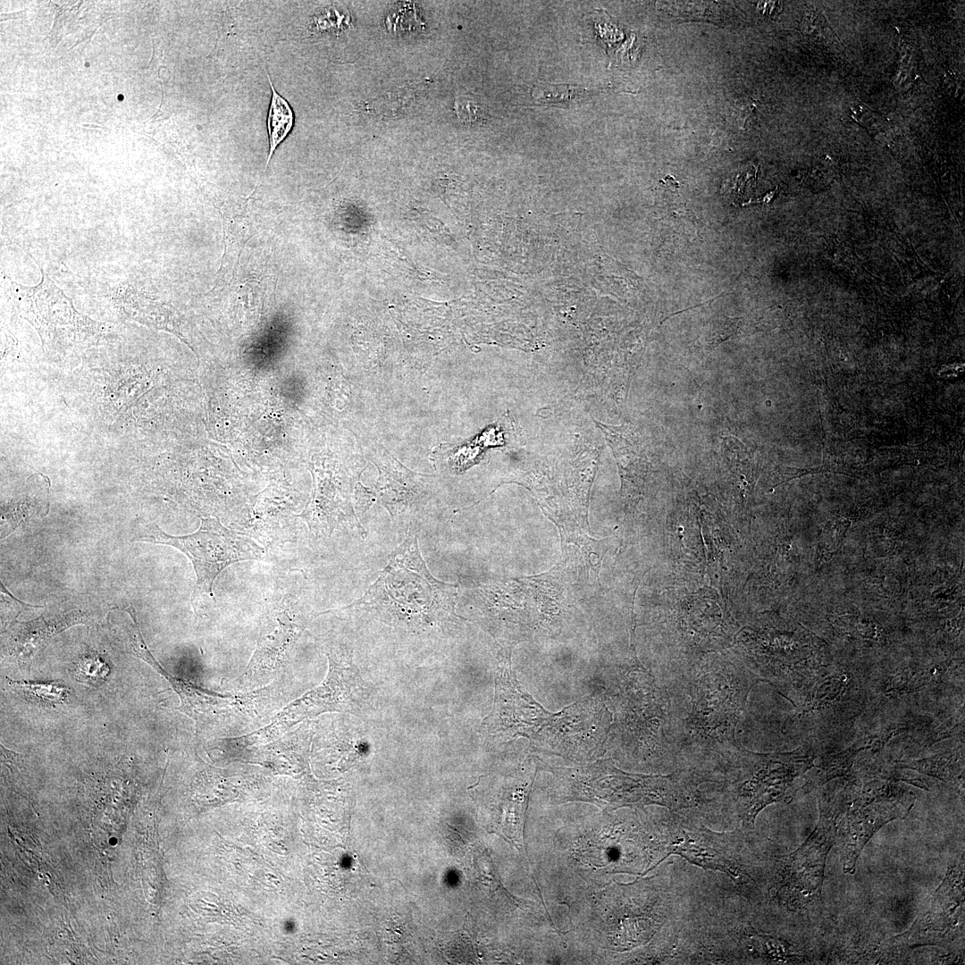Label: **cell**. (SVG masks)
Returning <instances> with one entry per match:
<instances>
[{
  "mask_svg": "<svg viewBox=\"0 0 965 965\" xmlns=\"http://www.w3.org/2000/svg\"><path fill=\"white\" fill-rule=\"evenodd\" d=\"M264 71L272 91L266 121L269 152L264 166L265 171L278 146L291 132L295 122V115L290 103L275 89L266 69H264Z\"/></svg>",
  "mask_w": 965,
  "mask_h": 965,
  "instance_id": "cell-12",
  "label": "cell"
},
{
  "mask_svg": "<svg viewBox=\"0 0 965 965\" xmlns=\"http://www.w3.org/2000/svg\"><path fill=\"white\" fill-rule=\"evenodd\" d=\"M329 674L324 682L289 705L274 721L258 733L251 734L256 740L269 739L297 722L329 710L354 709L363 698L358 689L359 677L350 659L335 652L328 654Z\"/></svg>",
  "mask_w": 965,
  "mask_h": 965,
  "instance_id": "cell-8",
  "label": "cell"
},
{
  "mask_svg": "<svg viewBox=\"0 0 965 965\" xmlns=\"http://www.w3.org/2000/svg\"><path fill=\"white\" fill-rule=\"evenodd\" d=\"M598 716L592 709H586V703L574 704L557 714L547 711L521 689L508 667L497 672L495 704L485 723L493 733L524 736L534 747L566 751L583 746L585 732L599 726L594 724Z\"/></svg>",
  "mask_w": 965,
  "mask_h": 965,
  "instance_id": "cell-2",
  "label": "cell"
},
{
  "mask_svg": "<svg viewBox=\"0 0 965 965\" xmlns=\"http://www.w3.org/2000/svg\"><path fill=\"white\" fill-rule=\"evenodd\" d=\"M300 627L287 615L282 616L277 628L269 634L254 654L249 668L252 671L267 667L274 664L283 652L293 643L300 633Z\"/></svg>",
  "mask_w": 965,
  "mask_h": 965,
  "instance_id": "cell-13",
  "label": "cell"
},
{
  "mask_svg": "<svg viewBox=\"0 0 965 965\" xmlns=\"http://www.w3.org/2000/svg\"><path fill=\"white\" fill-rule=\"evenodd\" d=\"M837 797L819 798V818L808 839L788 855L782 866L776 892L792 902L818 899L825 878L826 860L837 835V818L843 808Z\"/></svg>",
  "mask_w": 965,
  "mask_h": 965,
  "instance_id": "cell-7",
  "label": "cell"
},
{
  "mask_svg": "<svg viewBox=\"0 0 965 965\" xmlns=\"http://www.w3.org/2000/svg\"><path fill=\"white\" fill-rule=\"evenodd\" d=\"M731 675L725 677L719 673L705 676L697 692L698 698L693 712V723L700 729H709L714 734L717 727L724 726L734 738V726L750 688L738 690L737 683L729 682Z\"/></svg>",
  "mask_w": 965,
  "mask_h": 965,
  "instance_id": "cell-9",
  "label": "cell"
},
{
  "mask_svg": "<svg viewBox=\"0 0 965 965\" xmlns=\"http://www.w3.org/2000/svg\"><path fill=\"white\" fill-rule=\"evenodd\" d=\"M129 644L133 655L147 663L169 682L180 698V706L178 709L192 717L196 722L202 716L212 712L216 708L226 707L229 704L228 701L233 700L231 695L216 693L171 676L151 654L140 632L131 636Z\"/></svg>",
  "mask_w": 965,
  "mask_h": 965,
  "instance_id": "cell-10",
  "label": "cell"
},
{
  "mask_svg": "<svg viewBox=\"0 0 965 965\" xmlns=\"http://www.w3.org/2000/svg\"><path fill=\"white\" fill-rule=\"evenodd\" d=\"M813 759L801 751L773 754L743 751L731 785L744 827L752 828L763 808L787 798L793 782L810 768Z\"/></svg>",
  "mask_w": 965,
  "mask_h": 965,
  "instance_id": "cell-4",
  "label": "cell"
},
{
  "mask_svg": "<svg viewBox=\"0 0 965 965\" xmlns=\"http://www.w3.org/2000/svg\"><path fill=\"white\" fill-rule=\"evenodd\" d=\"M451 588L430 574L412 533L391 553L374 583L348 608L368 611L392 625L420 631L443 624L451 614Z\"/></svg>",
  "mask_w": 965,
  "mask_h": 965,
  "instance_id": "cell-1",
  "label": "cell"
},
{
  "mask_svg": "<svg viewBox=\"0 0 965 965\" xmlns=\"http://www.w3.org/2000/svg\"><path fill=\"white\" fill-rule=\"evenodd\" d=\"M585 88H580L570 85L541 84L533 91L535 101L550 104H570L580 100L587 96Z\"/></svg>",
  "mask_w": 965,
  "mask_h": 965,
  "instance_id": "cell-15",
  "label": "cell"
},
{
  "mask_svg": "<svg viewBox=\"0 0 965 965\" xmlns=\"http://www.w3.org/2000/svg\"><path fill=\"white\" fill-rule=\"evenodd\" d=\"M457 113L461 119L466 122H473L481 116L480 105L473 100L464 99L457 104Z\"/></svg>",
  "mask_w": 965,
  "mask_h": 965,
  "instance_id": "cell-18",
  "label": "cell"
},
{
  "mask_svg": "<svg viewBox=\"0 0 965 965\" xmlns=\"http://www.w3.org/2000/svg\"><path fill=\"white\" fill-rule=\"evenodd\" d=\"M914 800L912 792L891 782L876 780L862 786L841 823L844 873L855 872L870 838L890 821L905 818Z\"/></svg>",
  "mask_w": 965,
  "mask_h": 965,
  "instance_id": "cell-5",
  "label": "cell"
},
{
  "mask_svg": "<svg viewBox=\"0 0 965 965\" xmlns=\"http://www.w3.org/2000/svg\"><path fill=\"white\" fill-rule=\"evenodd\" d=\"M132 540L173 547L190 559L197 576L191 598L194 608L200 599L213 595L214 583L223 569L236 562L262 559L264 554L251 538L213 517L202 518L199 529L184 536L166 533L153 523H139Z\"/></svg>",
  "mask_w": 965,
  "mask_h": 965,
  "instance_id": "cell-3",
  "label": "cell"
},
{
  "mask_svg": "<svg viewBox=\"0 0 965 965\" xmlns=\"http://www.w3.org/2000/svg\"><path fill=\"white\" fill-rule=\"evenodd\" d=\"M964 924L963 862L949 866L942 883L927 898L911 926L884 944L887 951L945 946L960 937Z\"/></svg>",
  "mask_w": 965,
  "mask_h": 965,
  "instance_id": "cell-6",
  "label": "cell"
},
{
  "mask_svg": "<svg viewBox=\"0 0 965 965\" xmlns=\"http://www.w3.org/2000/svg\"><path fill=\"white\" fill-rule=\"evenodd\" d=\"M7 680L10 686L19 689L27 698L46 705L61 704L69 695V687L59 682Z\"/></svg>",
  "mask_w": 965,
  "mask_h": 965,
  "instance_id": "cell-14",
  "label": "cell"
},
{
  "mask_svg": "<svg viewBox=\"0 0 965 965\" xmlns=\"http://www.w3.org/2000/svg\"><path fill=\"white\" fill-rule=\"evenodd\" d=\"M682 833H676L674 840L668 845V853L679 854L689 861L703 868L719 869L738 877L739 871L735 869V862L731 861V856H727L723 847L718 845L717 840L713 842L715 835L709 839V831L702 827L693 829L688 827V833L681 828Z\"/></svg>",
  "mask_w": 965,
  "mask_h": 965,
  "instance_id": "cell-11",
  "label": "cell"
},
{
  "mask_svg": "<svg viewBox=\"0 0 965 965\" xmlns=\"http://www.w3.org/2000/svg\"><path fill=\"white\" fill-rule=\"evenodd\" d=\"M74 672L78 680L96 685L105 680L109 667L99 657L88 655L78 661Z\"/></svg>",
  "mask_w": 965,
  "mask_h": 965,
  "instance_id": "cell-17",
  "label": "cell"
},
{
  "mask_svg": "<svg viewBox=\"0 0 965 965\" xmlns=\"http://www.w3.org/2000/svg\"><path fill=\"white\" fill-rule=\"evenodd\" d=\"M955 762L947 758H932L924 760H918L910 762V764H903L902 768L914 769L916 771L938 777L942 780H947L953 778L956 774L961 770V767H957Z\"/></svg>",
  "mask_w": 965,
  "mask_h": 965,
  "instance_id": "cell-16",
  "label": "cell"
}]
</instances>
